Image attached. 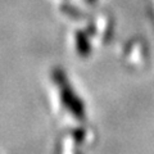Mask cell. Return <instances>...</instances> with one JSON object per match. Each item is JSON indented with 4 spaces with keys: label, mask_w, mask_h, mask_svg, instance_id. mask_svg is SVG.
I'll return each mask as SVG.
<instances>
[{
    "label": "cell",
    "mask_w": 154,
    "mask_h": 154,
    "mask_svg": "<svg viewBox=\"0 0 154 154\" xmlns=\"http://www.w3.org/2000/svg\"><path fill=\"white\" fill-rule=\"evenodd\" d=\"M88 2H89V3H94V2H95V0H88Z\"/></svg>",
    "instance_id": "obj_1"
}]
</instances>
